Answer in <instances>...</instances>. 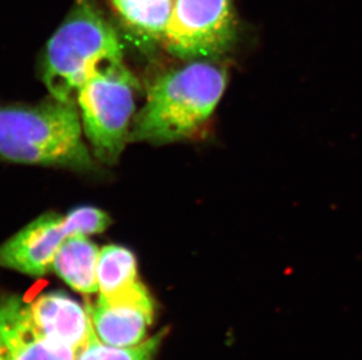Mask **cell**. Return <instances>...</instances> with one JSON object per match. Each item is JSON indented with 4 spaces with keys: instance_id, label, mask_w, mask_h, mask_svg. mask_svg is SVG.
<instances>
[{
    "instance_id": "cell-4",
    "label": "cell",
    "mask_w": 362,
    "mask_h": 360,
    "mask_svg": "<svg viewBox=\"0 0 362 360\" xmlns=\"http://www.w3.org/2000/svg\"><path fill=\"white\" fill-rule=\"evenodd\" d=\"M137 87L123 64L93 74L76 95L86 138L96 160L107 165L117 163L129 142Z\"/></svg>"
},
{
    "instance_id": "cell-3",
    "label": "cell",
    "mask_w": 362,
    "mask_h": 360,
    "mask_svg": "<svg viewBox=\"0 0 362 360\" xmlns=\"http://www.w3.org/2000/svg\"><path fill=\"white\" fill-rule=\"evenodd\" d=\"M123 58L120 33L96 0H74L46 44L41 76L52 97L76 103L93 74L123 65Z\"/></svg>"
},
{
    "instance_id": "cell-6",
    "label": "cell",
    "mask_w": 362,
    "mask_h": 360,
    "mask_svg": "<svg viewBox=\"0 0 362 360\" xmlns=\"http://www.w3.org/2000/svg\"><path fill=\"white\" fill-rule=\"evenodd\" d=\"M87 310L103 343L128 347L144 342L154 320L155 304L147 288L135 281L110 295H100L95 306Z\"/></svg>"
},
{
    "instance_id": "cell-10",
    "label": "cell",
    "mask_w": 362,
    "mask_h": 360,
    "mask_svg": "<svg viewBox=\"0 0 362 360\" xmlns=\"http://www.w3.org/2000/svg\"><path fill=\"white\" fill-rule=\"evenodd\" d=\"M174 1L107 0L123 35L142 49H151L162 44Z\"/></svg>"
},
{
    "instance_id": "cell-11",
    "label": "cell",
    "mask_w": 362,
    "mask_h": 360,
    "mask_svg": "<svg viewBox=\"0 0 362 360\" xmlns=\"http://www.w3.org/2000/svg\"><path fill=\"white\" fill-rule=\"evenodd\" d=\"M99 254L100 249L88 236H69L59 247L52 270L76 292L90 295L99 292Z\"/></svg>"
},
{
    "instance_id": "cell-9",
    "label": "cell",
    "mask_w": 362,
    "mask_h": 360,
    "mask_svg": "<svg viewBox=\"0 0 362 360\" xmlns=\"http://www.w3.org/2000/svg\"><path fill=\"white\" fill-rule=\"evenodd\" d=\"M28 306L35 324L48 338L78 352L81 350L92 329L88 310L59 292L39 296Z\"/></svg>"
},
{
    "instance_id": "cell-8",
    "label": "cell",
    "mask_w": 362,
    "mask_h": 360,
    "mask_svg": "<svg viewBox=\"0 0 362 360\" xmlns=\"http://www.w3.org/2000/svg\"><path fill=\"white\" fill-rule=\"evenodd\" d=\"M67 238L64 215L46 212L0 245V267L45 275L51 272L55 254Z\"/></svg>"
},
{
    "instance_id": "cell-1",
    "label": "cell",
    "mask_w": 362,
    "mask_h": 360,
    "mask_svg": "<svg viewBox=\"0 0 362 360\" xmlns=\"http://www.w3.org/2000/svg\"><path fill=\"white\" fill-rule=\"evenodd\" d=\"M228 73L210 60L189 61L158 76L135 114L129 142L174 143L195 137L218 106Z\"/></svg>"
},
{
    "instance_id": "cell-7",
    "label": "cell",
    "mask_w": 362,
    "mask_h": 360,
    "mask_svg": "<svg viewBox=\"0 0 362 360\" xmlns=\"http://www.w3.org/2000/svg\"><path fill=\"white\" fill-rule=\"evenodd\" d=\"M76 354L39 329L28 303L18 296L0 297V360H76Z\"/></svg>"
},
{
    "instance_id": "cell-5",
    "label": "cell",
    "mask_w": 362,
    "mask_h": 360,
    "mask_svg": "<svg viewBox=\"0 0 362 360\" xmlns=\"http://www.w3.org/2000/svg\"><path fill=\"white\" fill-rule=\"evenodd\" d=\"M233 0H175L162 48L185 61L226 54L240 37Z\"/></svg>"
},
{
    "instance_id": "cell-14",
    "label": "cell",
    "mask_w": 362,
    "mask_h": 360,
    "mask_svg": "<svg viewBox=\"0 0 362 360\" xmlns=\"http://www.w3.org/2000/svg\"><path fill=\"white\" fill-rule=\"evenodd\" d=\"M66 232L69 236H89L106 231L112 219L106 212L94 206H79L64 215Z\"/></svg>"
},
{
    "instance_id": "cell-2",
    "label": "cell",
    "mask_w": 362,
    "mask_h": 360,
    "mask_svg": "<svg viewBox=\"0 0 362 360\" xmlns=\"http://www.w3.org/2000/svg\"><path fill=\"white\" fill-rule=\"evenodd\" d=\"M76 103L52 97L39 104L0 106V160L93 171Z\"/></svg>"
},
{
    "instance_id": "cell-12",
    "label": "cell",
    "mask_w": 362,
    "mask_h": 360,
    "mask_svg": "<svg viewBox=\"0 0 362 360\" xmlns=\"http://www.w3.org/2000/svg\"><path fill=\"white\" fill-rule=\"evenodd\" d=\"M137 281L135 255L122 246L108 245L100 249L98 284L100 295H110Z\"/></svg>"
},
{
    "instance_id": "cell-13",
    "label": "cell",
    "mask_w": 362,
    "mask_h": 360,
    "mask_svg": "<svg viewBox=\"0 0 362 360\" xmlns=\"http://www.w3.org/2000/svg\"><path fill=\"white\" fill-rule=\"evenodd\" d=\"M165 333L167 330H162L134 347H113L103 343L92 325L87 342L76 354V360H154Z\"/></svg>"
}]
</instances>
